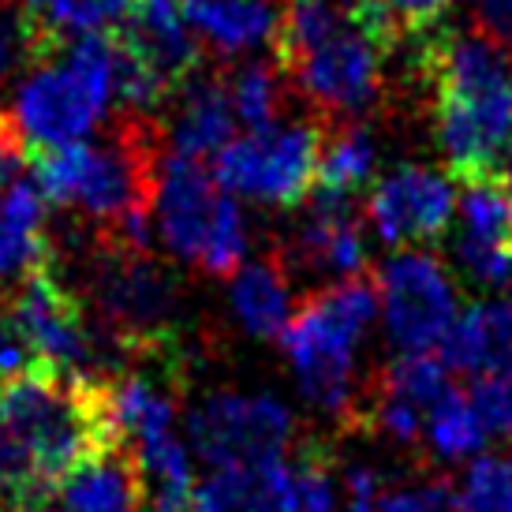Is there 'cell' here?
<instances>
[{"instance_id":"1","label":"cell","mask_w":512,"mask_h":512,"mask_svg":"<svg viewBox=\"0 0 512 512\" xmlns=\"http://www.w3.org/2000/svg\"><path fill=\"white\" fill-rule=\"evenodd\" d=\"M419 72L434 101V135L456 180L501 176L512 150V60L486 30L430 27Z\"/></svg>"},{"instance_id":"2","label":"cell","mask_w":512,"mask_h":512,"mask_svg":"<svg viewBox=\"0 0 512 512\" xmlns=\"http://www.w3.org/2000/svg\"><path fill=\"white\" fill-rule=\"evenodd\" d=\"M34 184L49 202L94 217L98 251H150V210L161 176V128L124 113L105 143L30 154Z\"/></svg>"},{"instance_id":"3","label":"cell","mask_w":512,"mask_h":512,"mask_svg":"<svg viewBox=\"0 0 512 512\" xmlns=\"http://www.w3.org/2000/svg\"><path fill=\"white\" fill-rule=\"evenodd\" d=\"M0 423L12 430L45 490L120 445L98 374H38L0 385Z\"/></svg>"},{"instance_id":"4","label":"cell","mask_w":512,"mask_h":512,"mask_svg":"<svg viewBox=\"0 0 512 512\" xmlns=\"http://www.w3.org/2000/svg\"><path fill=\"white\" fill-rule=\"evenodd\" d=\"M374 314V285L363 277H348L341 285H329L303 299L281 333L303 397L314 400L322 412L356 419L363 404L356 382V348L367 337Z\"/></svg>"},{"instance_id":"5","label":"cell","mask_w":512,"mask_h":512,"mask_svg":"<svg viewBox=\"0 0 512 512\" xmlns=\"http://www.w3.org/2000/svg\"><path fill=\"white\" fill-rule=\"evenodd\" d=\"M113 101V38L75 34L19 86L12 124L30 154L79 143Z\"/></svg>"},{"instance_id":"6","label":"cell","mask_w":512,"mask_h":512,"mask_svg":"<svg viewBox=\"0 0 512 512\" xmlns=\"http://www.w3.org/2000/svg\"><path fill=\"white\" fill-rule=\"evenodd\" d=\"M154 210L172 255L217 277L243 266L251 247L247 217L202 161L184 154L161 157Z\"/></svg>"},{"instance_id":"7","label":"cell","mask_w":512,"mask_h":512,"mask_svg":"<svg viewBox=\"0 0 512 512\" xmlns=\"http://www.w3.org/2000/svg\"><path fill=\"white\" fill-rule=\"evenodd\" d=\"M397 30L370 0H352V15L329 38L288 60L285 79L303 90L322 120H352L370 109L385 83V57L397 45Z\"/></svg>"},{"instance_id":"8","label":"cell","mask_w":512,"mask_h":512,"mask_svg":"<svg viewBox=\"0 0 512 512\" xmlns=\"http://www.w3.org/2000/svg\"><path fill=\"white\" fill-rule=\"evenodd\" d=\"M326 120H277L228 143L217 154V184L228 195H240L266 206H299L318 187V154H322Z\"/></svg>"},{"instance_id":"9","label":"cell","mask_w":512,"mask_h":512,"mask_svg":"<svg viewBox=\"0 0 512 512\" xmlns=\"http://www.w3.org/2000/svg\"><path fill=\"white\" fill-rule=\"evenodd\" d=\"M195 453L214 464H255L277 460L296 441V415L266 393H214L187 423Z\"/></svg>"},{"instance_id":"10","label":"cell","mask_w":512,"mask_h":512,"mask_svg":"<svg viewBox=\"0 0 512 512\" xmlns=\"http://www.w3.org/2000/svg\"><path fill=\"white\" fill-rule=\"evenodd\" d=\"M378 299L393 344L408 356L441 348L456 322V285L434 255L404 251L378 266Z\"/></svg>"},{"instance_id":"11","label":"cell","mask_w":512,"mask_h":512,"mask_svg":"<svg viewBox=\"0 0 512 512\" xmlns=\"http://www.w3.org/2000/svg\"><path fill=\"white\" fill-rule=\"evenodd\" d=\"M12 311L49 367L60 374H94L101 363V341L90 333L79 299L53 273H30L15 292Z\"/></svg>"},{"instance_id":"12","label":"cell","mask_w":512,"mask_h":512,"mask_svg":"<svg viewBox=\"0 0 512 512\" xmlns=\"http://www.w3.org/2000/svg\"><path fill=\"white\" fill-rule=\"evenodd\" d=\"M453 184L427 165H400L385 172L367 199L374 232L393 247L438 243L453 221Z\"/></svg>"},{"instance_id":"13","label":"cell","mask_w":512,"mask_h":512,"mask_svg":"<svg viewBox=\"0 0 512 512\" xmlns=\"http://www.w3.org/2000/svg\"><path fill=\"white\" fill-rule=\"evenodd\" d=\"M456 255L483 285L512 281V195L501 176L468 180L460 199Z\"/></svg>"},{"instance_id":"14","label":"cell","mask_w":512,"mask_h":512,"mask_svg":"<svg viewBox=\"0 0 512 512\" xmlns=\"http://www.w3.org/2000/svg\"><path fill=\"white\" fill-rule=\"evenodd\" d=\"M292 258L322 277H359L367 266V232L352 202L318 195L292 236Z\"/></svg>"},{"instance_id":"15","label":"cell","mask_w":512,"mask_h":512,"mask_svg":"<svg viewBox=\"0 0 512 512\" xmlns=\"http://www.w3.org/2000/svg\"><path fill=\"white\" fill-rule=\"evenodd\" d=\"M116 34L143 53L157 72L169 79V86H184L202 60L199 38L187 23L180 0H139V8L124 27H116Z\"/></svg>"},{"instance_id":"16","label":"cell","mask_w":512,"mask_h":512,"mask_svg":"<svg viewBox=\"0 0 512 512\" xmlns=\"http://www.w3.org/2000/svg\"><path fill=\"white\" fill-rule=\"evenodd\" d=\"M195 512H299L288 460H255L214 468L195 486Z\"/></svg>"},{"instance_id":"17","label":"cell","mask_w":512,"mask_h":512,"mask_svg":"<svg viewBox=\"0 0 512 512\" xmlns=\"http://www.w3.org/2000/svg\"><path fill=\"white\" fill-rule=\"evenodd\" d=\"M195 38L221 57L251 53L262 42L273 45L281 4L277 0H180Z\"/></svg>"},{"instance_id":"18","label":"cell","mask_w":512,"mask_h":512,"mask_svg":"<svg viewBox=\"0 0 512 512\" xmlns=\"http://www.w3.org/2000/svg\"><path fill=\"white\" fill-rule=\"evenodd\" d=\"M53 262L45 232V195L30 180H15L0 191V281H27Z\"/></svg>"},{"instance_id":"19","label":"cell","mask_w":512,"mask_h":512,"mask_svg":"<svg viewBox=\"0 0 512 512\" xmlns=\"http://www.w3.org/2000/svg\"><path fill=\"white\" fill-rule=\"evenodd\" d=\"M441 363L464 374H494L512 367V303H475L441 341Z\"/></svg>"},{"instance_id":"20","label":"cell","mask_w":512,"mask_h":512,"mask_svg":"<svg viewBox=\"0 0 512 512\" xmlns=\"http://www.w3.org/2000/svg\"><path fill=\"white\" fill-rule=\"evenodd\" d=\"M143 479L128 445L86 460L60 483V512H139Z\"/></svg>"},{"instance_id":"21","label":"cell","mask_w":512,"mask_h":512,"mask_svg":"<svg viewBox=\"0 0 512 512\" xmlns=\"http://www.w3.org/2000/svg\"><path fill=\"white\" fill-rule=\"evenodd\" d=\"M180 105L172 113L169 124V143L172 154L184 157H202L221 154L228 143H232V124H236V113H232V101H228L225 79L221 75H206V79H187L180 86Z\"/></svg>"},{"instance_id":"22","label":"cell","mask_w":512,"mask_h":512,"mask_svg":"<svg viewBox=\"0 0 512 512\" xmlns=\"http://www.w3.org/2000/svg\"><path fill=\"white\" fill-rule=\"evenodd\" d=\"M232 311L240 326L258 337L273 341L292 322V288L281 258H258L236 270L232 277Z\"/></svg>"},{"instance_id":"23","label":"cell","mask_w":512,"mask_h":512,"mask_svg":"<svg viewBox=\"0 0 512 512\" xmlns=\"http://www.w3.org/2000/svg\"><path fill=\"white\" fill-rule=\"evenodd\" d=\"M374 139L356 120H326L322 131V154H318V195L333 199H352L356 191L370 184L374 176Z\"/></svg>"},{"instance_id":"24","label":"cell","mask_w":512,"mask_h":512,"mask_svg":"<svg viewBox=\"0 0 512 512\" xmlns=\"http://www.w3.org/2000/svg\"><path fill=\"white\" fill-rule=\"evenodd\" d=\"M225 90L232 101V113L240 124L251 131L270 128L285 113V72L277 64H262V60H247L240 68H228Z\"/></svg>"},{"instance_id":"25","label":"cell","mask_w":512,"mask_h":512,"mask_svg":"<svg viewBox=\"0 0 512 512\" xmlns=\"http://www.w3.org/2000/svg\"><path fill=\"white\" fill-rule=\"evenodd\" d=\"M486 423L471 393H460V389H449L445 397L430 408L427 415V430L423 438L430 441V449L441 456V460H464V456H475L486 445Z\"/></svg>"},{"instance_id":"26","label":"cell","mask_w":512,"mask_h":512,"mask_svg":"<svg viewBox=\"0 0 512 512\" xmlns=\"http://www.w3.org/2000/svg\"><path fill=\"white\" fill-rule=\"evenodd\" d=\"M453 512H512V453L479 456L453 490Z\"/></svg>"},{"instance_id":"27","label":"cell","mask_w":512,"mask_h":512,"mask_svg":"<svg viewBox=\"0 0 512 512\" xmlns=\"http://www.w3.org/2000/svg\"><path fill=\"white\" fill-rule=\"evenodd\" d=\"M292 483H296L299 512H337V471L326 445L307 441L288 460Z\"/></svg>"},{"instance_id":"28","label":"cell","mask_w":512,"mask_h":512,"mask_svg":"<svg viewBox=\"0 0 512 512\" xmlns=\"http://www.w3.org/2000/svg\"><path fill=\"white\" fill-rule=\"evenodd\" d=\"M75 0H19V27L27 38V53L34 60H45L68 38Z\"/></svg>"},{"instance_id":"29","label":"cell","mask_w":512,"mask_h":512,"mask_svg":"<svg viewBox=\"0 0 512 512\" xmlns=\"http://www.w3.org/2000/svg\"><path fill=\"white\" fill-rule=\"evenodd\" d=\"M38 374H57V370L42 359L38 344L30 341L12 307H0V385L38 378Z\"/></svg>"},{"instance_id":"30","label":"cell","mask_w":512,"mask_h":512,"mask_svg":"<svg viewBox=\"0 0 512 512\" xmlns=\"http://www.w3.org/2000/svg\"><path fill=\"white\" fill-rule=\"evenodd\" d=\"M49 490L38 483L30 456L12 438V430L0 423V505H23V501H42Z\"/></svg>"},{"instance_id":"31","label":"cell","mask_w":512,"mask_h":512,"mask_svg":"<svg viewBox=\"0 0 512 512\" xmlns=\"http://www.w3.org/2000/svg\"><path fill=\"white\" fill-rule=\"evenodd\" d=\"M374 512H453V486L445 479L385 483Z\"/></svg>"},{"instance_id":"32","label":"cell","mask_w":512,"mask_h":512,"mask_svg":"<svg viewBox=\"0 0 512 512\" xmlns=\"http://www.w3.org/2000/svg\"><path fill=\"white\" fill-rule=\"evenodd\" d=\"M471 400H475V408H479L490 434L512 438V367L475 378Z\"/></svg>"},{"instance_id":"33","label":"cell","mask_w":512,"mask_h":512,"mask_svg":"<svg viewBox=\"0 0 512 512\" xmlns=\"http://www.w3.org/2000/svg\"><path fill=\"white\" fill-rule=\"evenodd\" d=\"M139 8V0H75L68 19V38L75 34H113Z\"/></svg>"},{"instance_id":"34","label":"cell","mask_w":512,"mask_h":512,"mask_svg":"<svg viewBox=\"0 0 512 512\" xmlns=\"http://www.w3.org/2000/svg\"><path fill=\"white\" fill-rule=\"evenodd\" d=\"M370 4L397 30V38H404V34H423V30L438 27L453 0H370Z\"/></svg>"},{"instance_id":"35","label":"cell","mask_w":512,"mask_h":512,"mask_svg":"<svg viewBox=\"0 0 512 512\" xmlns=\"http://www.w3.org/2000/svg\"><path fill=\"white\" fill-rule=\"evenodd\" d=\"M382 486H385V475L382 471L367 468V464H359V468H348L344 475V498L348 512H374L378 498H382Z\"/></svg>"},{"instance_id":"36","label":"cell","mask_w":512,"mask_h":512,"mask_svg":"<svg viewBox=\"0 0 512 512\" xmlns=\"http://www.w3.org/2000/svg\"><path fill=\"white\" fill-rule=\"evenodd\" d=\"M479 30L512 49V0H479Z\"/></svg>"},{"instance_id":"37","label":"cell","mask_w":512,"mask_h":512,"mask_svg":"<svg viewBox=\"0 0 512 512\" xmlns=\"http://www.w3.org/2000/svg\"><path fill=\"white\" fill-rule=\"evenodd\" d=\"M4 512H49L42 501H23V505H8Z\"/></svg>"},{"instance_id":"38","label":"cell","mask_w":512,"mask_h":512,"mask_svg":"<svg viewBox=\"0 0 512 512\" xmlns=\"http://www.w3.org/2000/svg\"><path fill=\"white\" fill-rule=\"evenodd\" d=\"M8 131H12V116H0V139H4Z\"/></svg>"},{"instance_id":"39","label":"cell","mask_w":512,"mask_h":512,"mask_svg":"<svg viewBox=\"0 0 512 512\" xmlns=\"http://www.w3.org/2000/svg\"><path fill=\"white\" fill-rule=\"evenodd\" d=\"M505 187H512V150H509V161H505Z\"/></svg>"}]
</instances>
